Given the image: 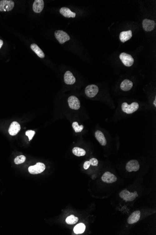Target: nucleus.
<instances>
[{
	"instance_id": "f257e3e1",
	"label": "nucleus",
	"mask_w": 156,
	"mask_h": 235,
	"mask_svg": "<svg viewBox=\"0 0 156 235\" xmlns=\"http://www.w3.org/2000/svg\"><path fill=\"white\" fill-rule=\"evenodd\" d=\"M139 108V104L138 103L134 102L130 105H129L127 103L124 102L122 104V110L125 113L128 114H132L137 111Z\"/></svg>"
},
{
	"instance_id": "f03ea898",
	"label": "nucleus",
	"mask_w": 156,
	"mask_h": 235,
	"mask_svg": "<svg viewBox=\"0 0 156 235\" xmlns=\"http://www.w3.org/2000/svg\"><path fill=\"white\" fill-rule=\"evenodd\" d=\"M120 197L126 201H132L138 196V192H130L127 190H124L120 192Z\"/></svg>"
},
{
	"instance_id": "7ed1b4c3",
	"label": "nucleus",
	"mask_w": 156,
	"mask_h": 235,
	"mask_svg": "<svg viewBox=\"0 0 156 235\" xmlns=\"http://www.w3.org/2000/svg\"><path fill=\"white\" fill-rule=\"evenodd\" d=\"M55 38L58 40L60 44H62L66 41L70 40V37L69 35L64 31L62 30H57L54 33Z\"/></svg>"
},
{
	"instance_id": "20e7f679",
	"label": "nucleus",
	"mask_w": 156,
	"mask_h": 235,
	"mask_svg": "<svg viewBox=\"0 0 156 235\" xmlns=\"http://www.w3.org/2000/svg\"><path fill=\"white\" fill-rule=\"evenodd\" d=\"M46 169V166L44 163L37 162L35 165L31 166L28 168L29 172L32 174H38L43 172Z\"/></svg>"
},
{
	"instance_id": "39448f33",
	"label": "nucleus",
	"mask_w": 156,
	"mask_h": 235,
	"mask_svg": "<svg viewBox=\"0 0 156 235\" xmlns=\"http://www.w3.org/2000/svg\"><path fill=\"white\" fill-rule=\"evenodd\" d=\"M15 3L13 1L2 0L0 1V11H9L12 10Z\"/></svg>"
},
{
	"instance_id": "423d86ee",
	"label": "nucleus",
	"mask_w": 156,
	"mask_h": 235,
	"mask_svg": "<svg viewBox=\"0 0 156 235\" xmlns=\"http://www.w3.org/2000/svg\"><path fill=\"white\" fill-rule=\"evenodd\" d=\"M120 59L122 63L127 67H130L133 65L134 60L132 56L128 54L125 53H122L120 55Z\"/></svg>"
},
{
	"instance_id": "0eeeda50",
	"label": "nucleus",
	"mask_w": 156,
	"mask_h": 235,
	"mask_svg": "<svg viewBox=\"0 0 156 235\" xmlns=\"http://www.w3.org/2000/svg\"><path fill=\"white\" fill-rule=\"evenodd\" d=\"M99 88L95 85H90L87 86L85 89V93L87 97L93 98L97 94Z\"/></svg>"
},
{
	"instance_id": "6e6552de",
	"label": "nucleus",
	"mask_w": 156,
	"mask_h": 235,
	"mask_svg": "<svg viewBox=\"0 0 156 235\" xmlns=\"http://www.w3.org/2000/svg\"><path fill=\"white\" fill-rule=\"evenodd\" d=\"M140 165L139 161L136 159H132L129 161L126 164V169L127 171H137L139 170Z\"/></svg>"
},
{
	"instance_id": "1a4fd4ad",
	"label": "nucleus",
	"mask_w": 156,
	"mask_h": 235,
	"mask_svg": "<svg viewBox=\"0 0 156 235\" xmlns=\"http://www.w3.org/2000/svg\"><path fill=\"white\" fill-rule=\"evenodd\" d=\"M68 103L69 107L71 109L78 110L80 108V103L79 99L75 96H71L68 99Z\"/></svg>"
},
{
	"instance_id": "9d476101",
	"label": "nucleus",
	"mask_w": 156,
	"mask_h": 235,
	"mask_svg": "<svg viewBox=\"0 0 156 235\" xmlns=\"http://www.w3.org/2000/svg\"><path fill=\"white\" fill-rule=\"evenodd\" d=\"M143 27L146 32H151L154 29L156 23L154 20L145 19L142 22Z\"/></svg>"
},
{
	"instance_id": "9b49d317",
	"label": "nucleus",
	"mask_w": 156,
	"mask_h": 235,
	"mask_svg": "<svg viewBox=\"0 0 156 235\" xmlns=\"http://www.w3.org/2000/svg\"><path fill=\"white\" fill-rule=\"evenodd\" d=\"M101 180L103 182L108 184L114 183L117 180V178L113 174L110 172H106L101 177Z\"/></svg>"
},
{
	"instance_id": "f8f14e48",
	"label": "nucleus",
	"mask_w": 156,
	"mask_h": 235,
	"mask_svg": "<svg viewBox=\"0 0 156 235\" xmlns=\"http://www.w3.org/2000/svg\"><path fill=\"white\" fill-rule=\"evenodd\" d=\"M21 126L17 122L14 121L10 124L8 133L11 136H15L20 131Z\"/></svg>"
},
{
	"instance_id": "ddd939ff",
	"label": "nucleus",
	"mask_w": 156,
	"mask_h": 235,
	"mask_svg": "<svg viewBox=\"0 0 156 235\" xmlns=\"http://www.w3.org/2000/svg\"><path fill=\"white\" fill-rule=\"evenodd\" d=\"M44 8L43 0H35L33 4V10L37 13H41Z\"/></svg>"
},
{
	"instance_id": "4468645a",
	"label": "nucleus",
	"mask_w": 156,
	"mask_h": 235,
	"mask_svg": "<svg viewBox=\"0 0 156 235\" xmlns=\"http://www.w3.org/2000/svg\"><path fill=\"white\" fill-rule=\"evenodd\" d=\"M140 216L141 213L139 211H135L129 216L128 219V223L130 224L136 223L139 220Z\"/></svg>"
},
{
	"instance_id": "2eb2a0df",
	"label": "nucleus",
	"mask_w": 156,
	"mask_h": 235,
	"mask_svg": "<svg viewBox=\"0 0 156 235\" xmlns=\"http://www.w3.org/2000/svg\"><path fill=\"white\" fill-rule=\"evenodd\" d=\"M64 81L67 85H73L76 82V79L71 71H67L64 75Z\"/></svg>"
},
{
	"instance_id": "dca6fc26",
	"label": "nucleus",
	"mask_w": 156,
	"mask_h": 235,
	"mask_svg": "<svg viewBox=\"0 0 156 235\" xmlns=\"http://www.w3.org/2000/svg\"><path fill=\"white\" fill-rule=\"evenodd\" d=\"M60 13L66 18H74L76 17V13L72 12L69 8L66 7H62L60 9Z\"/></svg>"
},
{
	"instance_id": "f3484780",
	"label": "nucleus",
	"mask_w": 156,
	"mask_h": 235,
	"mask_svg": "<svg viewBox=\"0 0 156 235\" xmlns=\"http://www.w3.org/2000/svg\"><path fill=\"white\" fill-rule=\"evenodd\" d=\"M95 137L101 146H106L107 144V140L104 134L101 131H99V130L97 131L95 133Z\"/></svg>"
},
{
	"instance_id": "a211bd4d",
	"label": "nucleus",
	"mask_w": 156,
	"mask_h": 235,
	"mask_svg": "<svg viewBox=\"0 0 156 235\" xmlns=\"http://www.w3.org/2000/svg\"><path fill=\"white\" fill-rule=\"evenodd\" d=\"M132 37V31L131 30H129V31L121 32L119 36V38H120V40L124 43L130 39Z\"/></svg>"
},
{
	"instance_id": "6ab92c4d",
	"label": "nucleus",
	"mask_w": 156,
	"mask_h": 235,
	"mask_svg": "<svg viewBox=\"0 0 156 235\" xmlns=\"http://www.w3.org/2000/svg\"><path fill=\"white\" fill-rule=\"evenodd\" d=\"M133 83L132 81L129 79H125L121 83L120 87L122 90L124 91H128L130 90L133 87Z\"/></svg>"
},
{
	"instance_id": "aec40b11",
	"label": "nucleus",
	"mask_w": 156,
	"mask_h": 235,
	"mask_svg": "<svg viewBox=\"0 0 156 235\" xmlns=\"http://www.w3.org/2000/svg\"><path fill=\"white\" fill-rule=\"evenodd\" d=\"M31 48L39 58H43L45 57V55L43 51L36 44L33 43L31 45Z\"/></svg>"
},
{
	"instance_id": "412c9836",
	"label": "nucleus",
	"mask_w": 156,
	"mask_h": 235,
	"mask_svg": "<svg viewBox=\"0 0 156 235\" xmlns=\"http://www.w3.org/2000/svg\"><path fill=\"white\" fill-rule=\"evenodd\" d=\"M85 226L82 223H79L74 228V231L75 233L76 234H82L85 232Z\"/></svg>"
},
{
	"instance_id": "4be33fe9",
	"label": "nucleus",
	"mask_w": 156,
	"mask_h": 235,
	"mask_svg": "<svg viewBox=\"0 0 156 235\" xmlns=\"http://www.w3.org/2000/svg\"><path fill=\"white\" fill-rule=\"evenodd\" d=\"M73 154L77 156H83L85 155L86 152L83 149L81 148L76 147L73 149Z\"/></svg>"
},
{
	"instance_id": "5701e85b",
	"label": "nucleus",
	"mask_w": 156,
	"mask_h": 235,
	"mask_svg": "<svg viewBox=\"0 0 156 235\" xmlns=\"http://www.w3.org/2000/svg\"><path fill=\"white\" fill-rule=\"evenodd\" d=\"M78 220H79V219L78 217H76L73 215H71L66 219V221L67 224L71 225V224H76Z\"/></svg>"
},
{
	"instance_id": "b1692460",
	"label": "nucleus",
	"mask_w": 156,
	"mask_h": 235,
	"mask_svg": "<svg viewBox=\"0 0 156 235\" xmlns=\"http://www.w3.org/2000/svg\"><path fill=\"white\" fill-rule=\"evenodd\" d=\"M72 126H73V129H74L76 133H80V132H81L84 128L83 125H79V124L76 122L73 123V124H72Z\"/></svg>"
},
{
	"instance_id": "393cba45",
	"label": "nucleus",
	"mask_w": 156,
	"mask_h": 235,
	"mask_svg": "<svg viewBox=\"0 0 156 235\" xmlns=\"http://www.w3.org/2000/svg\"><path fill=\"white\" fill-rule=\"evenodd\" d=\"M26 160V157L23 155L17 156L14 159V162L16 164H22Z\"/></svg>"
},
{
	"instance_id": "a878e982",
	"label": "nucleus",
	"mask_w": 156,
	"mask_h": 235,
	"mask_svg": "<svg viewBox=\"0 0 156 235\" xmlns=\"http://www.w3.org/2000/svg\"><path fill=\"white\" fill-rule=\"evenodd\" d=\"M25 134L29 138V140H31L35 134V132L32 130H28L26 132Z\"/></svg>"
},
{
	"instance_id": "bb28decb",
	"label": "nucleus",
	"mask_w": 156,
	"mask_h": 235,
	"mask_svg": "<svg viewBox=\"0 0 156 235\" xmlns=\"http://www.w3.org/2000/svg\"><path fill=\"white\" fill-rule=\"evenodd\" d=\"M90 165L94 166H97L98 164V160L96 158H92L89 160Z\"/></svg>"
},
{
	"instance_id": "cd10ccee",
	"label": "nucleus",
	"mask_w": 156,
	"mask_h": 235,
	"mask_svg": "<svg viewBox=\"0 0 156 235\" xmlns=\"http://www.w3.org/2000/svg\"><path fill=\"white\" fill-rule=\"evenodd\" d=\"M90 166V163L89 161H86L85 162L84 164V169L85 170H87L88 168H89Z\"/></svg>"
},
{
	"instance_id": "c85d7f7f",
	"label": "nucleus",
	"mask_w": 156,
	"mask_h": 235,
	"mask_svg": "<svg viewBox=\"0 0 156 235\" xmlns=\"http://www.w3.org/2000/svg\"><path fill=\"white\" fill-rule=\"evenodd\" d=\"M3 44V41L2 39H0V49L2 48V46Z\"/></svg>"
},
{
	"instance_id": "c756f323",
	"label": "nucleus",
	"mask_w": 156,
	"mask_h": 235,
	"mask_svg": "<svg viewBox=\"0 0 156 235\" xmlns=\"http://www.w3.org/2000/svg\"><path fill=\"white\" fill-rule=\"evenodd\" d=\"M154 105L155 106H156V98L155 99L154 101Z\"/></svg>"
}]
</instances>
